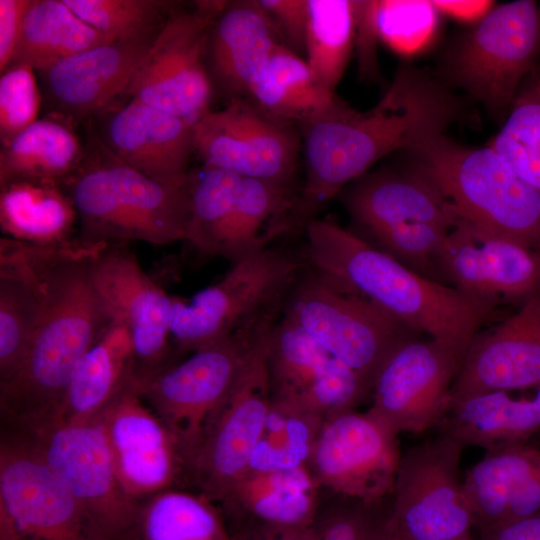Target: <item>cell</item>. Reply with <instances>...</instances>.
<instances>
[{
	"instance_id": "6da1fadb",
	"label": "cell",
	"mask_w": 540,
	"mask_h": 540,
	"mask_svg": "<svg viewBox=\"0 0 540 540\" xmlns=\"http://www.w3.org/2000/svg\"><path fill=\"white\" fill-rule=\"evenodd\" d=\"M21 243L40 285L42 307L23 359L0 382L1 414L11 430L57 417L77 365L112 322L92 273L105 243L78 238L60 246Z\"/></svg>"
},
{
	"instance_id": "7a4b0ae2",
	"label": "cell",
	"mask_w": 540,
	"mask_h": 540,
	"mask_svg": "<svg viewBox=\"0 0 540 540\" xmlns=\"http://www.w3.org/2000/svg\"><path fill=\"white\" fill-rule=\"evenodd\" d=\"M460 112V102L446 85L423 69L404 65L372 109L350 108L301 128L306 172L292 214L294 227H305L384 156L444 134Z\"/></svg>"
},
{
	"instance_id": "3957f363",
	"label": "cell",
	"mask_w": 540,
	"mask_h": 540,
	"mask_svg": "<svg viewBox=\"0 0 540 540\" xmlns=\"http://www.w3.org/2000/svg\"><path fill=\"white\" fill-rule=\"evenodd\" d=\"M304 228L307 258L319 277L463 357L495 317L496 305L419 274L332 220L315 218Z\"/></svg>"
},
{
	"instance_id": "277c9868",
	"label": "cell",
	"mask_w": 540,
	"mask_h": 540,
	"mask_svg": "<svg viewBox=\"0 0 540 540\" xmlns=\"http://www.w3.org/2000/svg\"><path fill=\"white\" fill-rule=\"evenodd\" d=\"M80 167L60 182L88 244L154 245L184 241L191 206V174L181 183L154 180L114 157L98 139Z\"/></svg>"
},
{
	"instance_id": "5b68a950",
	"label": "cell",
	"mask_w": 540,
	"mask_h": 540,
	"mask_svg": "<svg viewBox=\"0 0 540 540\" xmlns=\"http://www.w3.org/2000/svg\"><path fill=\"white\" fill-rule=\"evenodd\" d=\"M411 169L430 181L458 219L540 252V192L490 146L470 147L445 134L409 150Z\"/></svg>"
},
{
	"instance_id": "8992f818",
	"label": "cell",
	"mask_w": 540,
	"mask_h": 540,
	"mask_svg": "<svg viewBox=\"0 0 540 540\" xmlns=\"http://www.w3.org/2000/svg\"><path fill=\"white\" fill-rule=\"evenodd\" d=\"M204 346L178 363L136 380L138 390L173 435L184 464L210 417L228 398L254 350L265 319Z\"/></svg>"
},
{
	"instance_id": "52a82bcc",
	"label": "cell",
	"mask_w": 540,
	"mask_h": 540,
	"mask_svg": "<svg viewBox=\"0 0 540 540\" xmlns=\"http://www.w3.org/2000/svg\"><path fill=\"white\" fill-rule=\"evenodd\" d=\"M9 431L34 446L77 501L98 540H134L142 503L123 491L98 417L83 422L55 419Z\"/></svg>"
},
{
	"instance_id": "ba28073f",
	"label": "cell",
	"mask_w": 540,
	"mask_h": 540,
	"mask_svg": "<svg viewBox=\"0 0 540 540\" xmlns=\"http://www.w3.org/2000/svg\"><path fill=\"white\" fill-rule=\"evenodd\" d=\"M540 64V8L533 0L494 6L451 49L447 78L493 116L508 113Z\"/></svg>"
},
{
	"instance_id": "9c48e42d",
	"label": "cell",
	"mask_w": 540,
	"mask_h": 540,
	"mask_svg": "<svg viewBox=\"0 0 540 540\" xmlns=\"http://www.w3.org/2000/svg\"><path fill=\"white\" fill-rule=\"evenodd\" d=\"M277 310L264 321L236 386L210 417L184 464L183 485L217 505L250 469L271 401L267 345Z\"/></svg>"
},
{
	"instance_id": "30bf717a",
	"label": "cell",
	"mask_w": 540,
	"mask_h": 540,
	"mask_svg": "<svg viewBox=\"0 0 540 540\" xmlns=\"http://www.w3.org/2000/svg\"><path fill=\"white\" fill-rule=\"evenodd\" d=\"M303 263L265 248L232 264L224 277L188 302L172 297L171 340L177 353H192L258 321L279 305Z\"/></svg>"
},
{
	"instance_id": "8fae6325",
	"label": "cell",
	"mask_w": 540,
	"mask_h": 540,
	"mask_svg": "<svg viewBox=\"0 0 540 540\" xmlns=\"http://www.w3.org/2000/svg\"><path fill=\"white\" fill-rule=\"evenodd\" d=\"M227 3L197 1L191 10L175 5L124 97L194 124L210 109L208 41L211 28Z\"/></svg>"
},
{
	"instance_id": "7c38bea8",
	"label": "cell",
	"mask_w": 540,
	"mask_h": 540,
	"mask_svg": "<svg viewBox=\"0 0 540 540\" xmlns=\"http://www.w3.org/2000/svg\"><path fill=\"white\" fill-rule=\"evenodd\" d=\"M372 391L388 357L415 331L375 303L337 290L316 273L295 288L285 312Z\"/></svg>"
},
{
	"instance_id": "4fadbf2b",
	"label": "cell",
	"mask_w": 540,
	"mask_h": 540,
	"mask_svg": "<svg viewBox=\"0 0 540 540\" xmlns=\"http://www.w3.org/2000/svg\"><path fill=\"white\" fill-rule=\"evenodd\" d=\"M464 446L440 434L401 456L388 513L394 540H458L475 526L460 480Z\"/></svg>"
},
{
	"instance_id": "5bb4252c",
	"label": "cell",
	"mask_w": 540,
	"mask_h": 540,
	"mask_svg": "<svg viewBox=\"0 0 540 540\" xmlns=\"http://www.w3.org/2000/svg\"><path fill=\"white\" fill-rule=\"evenodd\" d=\"M0 540H98L34 446L8 430L0 445Z\"/></svg>"
},
{
	"instance_id": "9a60e30c",
	"label": "cell",
	"mask_w": 540,
	"mask_h": 540,
	"mask_svg": "<svg viewBox=\"0 0 540 540\" xmlns=\"http://www.w3.org/2000/svg\"><path fill=\"white\" fill-rule=\"evenodd\" d=\"M396 434L368 410L327 416L307 468L327 492L367 503L392 494L401 453Z\"/></svg>"
},
{
	"instance_id": "2e32d148",
	"label": "cell",
	"mask_w": 540,
	"mask_h": 540,
	"mask_svg": "<svg viewBox=\"0 0 540 540\" xmlns=\"http://www.w3.org/2000/svg\"><path fill=\"white\" fill-rule=\"evenodd\" d=\"M194 151L203 164L242 178L291 184L300 138L295 126L277 120L244 97L206 111L194 124Z\"/></svg>"
},
{
	"instance_id": "e0dca14e",
	"label": "cell",
	"mask_w": 540,
	"mask_h": 540,
	"mask_svg": "<svg viewBox=\"0 0 540 540\" xmlns=\"http://www.w3.org/2000/svg\"><path fill=\"white\" fill-rule=\"evenodd\" d=\"M463 356L433 340L408 339L380 368L369 409L396 434L439 426Z\"/></svg>"
},
{
	"instance_id": "ac0fdd59",
	"label": "cell",
	"mask_w": 540,
	"mask_h": 540,
	"mask_svg": "<svg viewBox=\"0 0 540 540\" xmlns=\"http://www.w3.org/2000/svg\"><path fill=\"white\" fill-rule=\"evenodd\" d=\"M92 273L112 320L129 332L135 379L171 364L172 297L144 272L124 244L103 245L94 257Z\"/></svg>"
},
{
	"instance_id": "d6986e66",
	"label": "cell",
	"mask_w": 540,
	"mask_h": 540,
	"mask_svg": "<svg viewBox=\"0 0 540 540\" xmlns=\"http://www.w3.org/2000/svg\"><path fill=\"white\" fill-rule=\"evenodd\" d=\"M123 491L142 503L183 485V462L173 435L141 396L135 378L98 416Z\"/></svg>"
},
{
	"instance_id": "ffe728a7",
	"label": "cell",
	"mask_w": 540,
	"mask_h": 540,
	"mask_svg": "<svg viewBox=\"0 0 540 540\" xmlns=\"http://www.w3.org/2000/svg\"><path fill=\"white\" fill-rule=\"evenodd\" d=\"M436 273L470 296L520 307L540 292V252L458 219L444 241Z\"/></svg>"
},
{
	"instance_id": "44dd1931",
	"label": "cell",
	"mask_w": 540,
	"mask_h": 540,
	"mask_svg": "<svg viewBox=\"0 0 540 540\" xmlns=\"http://www.w3.org/2000/svg\"><path fill=\"white\" fill-rule=\"evenodd\" d=\"M162 24L132 38L94 46L38 71L50 111L75 122L98 117L115 106L124 98Z\"/></svg>"
},
{
	"instance_id": "7402d4cb",
	"label": "cell",
	"mask_w": 540,
	"mask_h": 540,
	"mask_svg": "<svg viewBox=\"0 0 540 540\" xmlns=\"http://www.w3.org/2000/svg\"><path fill=\"white\" fill-rule=\"evenodd\" d=\"M530 387H540V292L510 317L474 336L452 384L449 405Z\"/></svg>"
},
{
	"instance_id": "603a6c76",
	"label": "cell",
	"mask_w": 540,
	"mask_h": 540,
	"mask_svg": "<svg viewBox=\"0 0 540 540\" xmlns=\"http://www.w3.org/2000/svg\"><path fill=\"white\" fill-rule=\"evenodd\" d=\"M97 118L100 142L124 164L165 183L190 178L193 123L132 99L118 102Z\"/></svg>"
},
{
	"instance_id": "cb8c5ba5",
	"label": "cell",
	"mask_w": 540,
	"mask_h": 540,
	"mask_svg": "<svg viewBox=\"0 0 540 540\" xmlns=\"http://www.w3.org/2000/svg\"><path fill=\"white\" fill-rule=\"evenodd\" d=\"M352 220L368 239L374 234L414 222L453 228L458 217L450 203L413 169H380L366 173L339 194Z\"/></svg>"
},
{
	"instance_id": "d4e9b609",
	"label": "cell",
	"mask_w": 540,
	"mask_h": 540,
	"mask_svg": "<svg viewBox=\"0 0 540 540\" xmlns=\"http://www.w3.org/2000/svg\"><path fill=\"white\" fill-rule=\"evenodd\" d=\"M280 45L282 38L259 0L228 2L210 31V76L230 98L244 97Z\"/></svg>"
},
{
	"instance_id": "484cf974",
	"label": "cell",
	"mask_w": 540,
	"mask_h": 540,
	"mask_svg": "<svg viewBox=\"0 0 540 540\" xmlns=\"http://www.w3.org/2000/svg\"><path fill=\"white\" fill-rule=\"evenodd\" d=\"M320 491L307 466L249 469L216 506L224 521L248 519L251 528L305 527L314 521Z\"/></svg>"
},
{
	"instance_id": "4316f807",
	"label": "cell",
	"mask_w": 540,
	"mask_h": 540,
	"mask_svg": "<svg viewBox=\"0 0 540 540\" xmlns=\"http://www.w3.org/2000/svg\"><path fill=\"white\" fill-rule=\"evenodd\" d=\"M267 115L300 129L351 107L314 75L305 59L280 45L248 94Z\"/></svg>"
},
{
	"instance_id": "83f0119b",
	"label": "cell",
	"mask_w": 540,
	"mask_h": 540,
	"mask_svg": "<svg viewBox=\"0 0 540 540\" xmlns=\"http://www.w3.org/2000/svg\"><path fill=\"white\" fill-rule=\"evenodd\" d=\"M134 367L129 332L112 320L77 365L55 419L73 422L95 419L135 378Z\"/></svg>"
},
{
	"instance_id": "f1b7e54d",
	"label": "cell",
	"mask_w": 540,
	"mask_h": 540,
	"mask_svg": "<svg viewBox=\"0 0 540 540\" xmlns=\"http://www.w3.org/2000/svg\"><path fill=\"white\" fill-rule=\"evenodd\" d=\"M529 399L494 392L451 403L439 424L441 434L462 446L485 450L526 443L540 430V387Z\"/></svg>"
},
{
	"instance_id": "f546056e",
	"label": "cell",
	"mask_w": 540,
	"mask_h": 540,
	"mask_svg": "<svg viewBox=\"0 0 540 540\" xmlns=\"http://www.w3.org/2000/svg\"><path fill=\"white\" fill-rule=\"evenodd\" d=\"M78 215L59 182L16 181L0 186V225L5 237L42 246L74 241Z\"/></svg>"
},
{
	"instance_id": "4dcf8cb0",
	"label": "cell",
	"mask_w": 540,
	"mask_h": 540,
	"mask_svg": "<svg viewBox=\"0 0 540 540\" xmlns=\"http://www.w3.org/2000/svg\"><path fill=\"white\" fill-rule=\"evenodd\" d=\"M297 198L291 184L242 178L216 256L233 264L267 248L272 238L294 228L292 214Z\"/></svg>"
},
{
	"instance_id": "1f68e13d",
	"label": "cell",
	"mask_w": 540,
	"mask_h": 540,
	"mask_svg": "<svg viewBox=\"0 0 540 540\" xmlns=\"http://www.w3.org/2000/svg\"><path fill=\"white\" fill-rule=\"evenodd\" d=\"M85 149L60 117L37 119L0 150V186L16 181L62 182L82 164Z\"/></svg>"
},
{
	"instance_id": "d6a6232c",
	"label": "cell",
	"mask_w": 540,
	"mask_h": 540,
	"mask_svg": "<svg viewBox=\"0 0 540 540\" xmlns=\"http://www.w3.org/2000/svg\"><path fill=\"white\" fill-rule=\"evenodd\" d=\"M42 294L20 241L0 239V382L19 366L37 325Z\"/></svg>"
},
{
	"instance_id": "836d02e7",
	"label": "cell",
	"mask_w": 540,
	"mask_h": 540,
	"mask_svg": "<svg viewBox=\"0 0 540 540\" xmlns=\"http://www.w3.org/2000/svg\"><path fill=\"white\" fill-rule=\"evenodd\" d=\"M540 467V450L515 443L485 450L462 481L465 501L480 531L505 522L509 503Z\"/></svg>"
},
{
	"instance_id": "e575fe53",
	"label": "cell",
	"mask_w": 540,
	"mask_h": 540,
	"mask_svg": "<svg viewBox=\"0 0 540 540\" xmlns=\"http://www.w3.org/2000/svg\"><path fill=\"white\" fill-rule=\"evenodd\" d=\"M108 41L63 0H33L10 66L26 65L38 72Z\"/></svg>"
},
{
	"instance_id": "d590c367",
	"label": "cell",
	"mask_w": 540,
	"mask_h": 540,
	"mask_svg": "<svg viewBox=\"0 0 540 540\" xmlns=\"http://www.w3.org/2000/svg\"><path fill=\"white\" fill-rule=\"evenodd\" d=\"M136 540H232L223 516L207 498L180 488L142 502Z\"/></svg>"
},
{
	"instance_id": "8d00e7d4",
	"label": "cell",
	"mask_w": 540,
	"mask_h": 540,
	"mask_svg": "<svg viewBox=\"0 0 540 540\" xmlns=\"http://www.w3.org/2000/svg\"><path fill=\"white\" fill-rule=\"evenodd\" d=\"M324 420L297 397L271 396L250 469L273 471L307 466Z\"/></svg>"
},
{
	"instance_id": "74e56055",
	"label": "cell",
	"mask_w": 540,
	"mask_h": 540,
	"mask_svg": "<svg viewBox=\"0 0 540 540\" xmlns=\"http://www.w3.org/2000/svg\"><path fill=\"white\" fill-rule=\"evenodd\" d=\"M332 356L296 320L285 313L268 338L271 396L302 397Z\"/></svg>"
},
{
	"instance_id": "f35d334b",
	"label": "cell",
	"mask_w": 540,
	"mask_h": 540,
	"mask_svg": "<svg viewBox=\"0 0 540 540\" xmlns=\"http://www.w3.org/2000/svg\"><path fill=\"white\" fill-rule=\"evenodd\" d=\"M306 62L317 79L334 91L354 47L352 0H307Z\"/></svg>"
},
{
	"instance_id": "ab89813d",
	"label": "cell",
	"mask_w": 540,
	"mask_h": 540,
	"mask_svg": "<svg viewBox=\"0 0 540 540\" xmlns=\"http://www.w3.org/2000/svg\"><path fill=\"white\" fill-rule=\"evenodd\" d=\"M488 146L540 192V64L521 84L501 129Z\"/></svg>"
},
{
	"instance_id": "60d3db41",
	"label": "cell",
	"mask_w": 540,
	"mask_h": 540,
	"mask_svg": "<svg viewBox=\"0 0 540 540\" xmlns=\"http://www.w3.org/2000/svg\"><path fill=\"white\" fill-rule=\"evenodd\" d=\"M241 179L237 174L205 164L191 171L190 219L184 241L199 253L216 256Z\"/></svg>"
},
{
	"instance_id": "b9f144b4",
	"label": "cell",
	"mask_w": 540,
	"mask_h": 540,
	"mask_svg": "<svg viewBox=\"0 0 540 540\" xmlns=\"http://www.w3.org/2000/svg\"><path fill=\"white\" fill-rule=\"evenodd\" d=\"M110 41L132 38L160 26L175 7L161 0H63Z\"/></svg>"
},
{
	"instance_id": "7bdbcfd3",
	"label": "cell",
	"mask_w": 540,
	"mask_h": 540,
	"mask_svg": "<svg viewBox=\"0 0 540 540\" xmlns=\"http://www.w3.org/2000/svg\"><path fill=\"white\" fill-rule=\"evenodd\" d=\"M367 503L324 490L312 523L313 540H387L388 514Z\"/></svg>"
},
{
	"instance_id": "ee69618b",
	"label": "cell",
	"mask_w": 540,
	"mask_h": 540,
	"mask_svg": "<svg viewBox=\"0 0 540 540\" xmlns=\"http://www.w3.org/2000/svg\"><path fill=\"white\" fill-rule=\"evenodd\" d=\"M439 14L430 0L379 1L380 39L398 53H417L435 35Z\"/></svg>"
},
{
	"instance_id": "f6af8a7d",
	"label": "cell",
	"mask_w": 540,
	"mask_h": 540,
	"mask_svg": "<svg viewBox=\"0 0 540 540\" xmlns=\"http://www.w3.org/2000/svg\"><path fill=\"white\" fill-rule=\"evenodd\" d=\"M34 71L26 65H12L1 73V146L38 119L42 96Z\"/></svg>"
},
{
	"instance_id": "bcb514c9",
	"label": "cell",
	"mask_w": 540,
	"mask_h": 540,
	"mask_svg": "<svg viewBox=\"0 0 540 540\" xmlns=\"http://www.w3.org/2000/svg\"><path fill=\"white\" fill-rule=\"evenodd\" d=\"M370 392L357 372L332 357L299 399L326 418L337 412L354 409Z\"/></svg>"
},
{
	"instance_id": "7dc6e473",
	"label": "cell",
	"mask_w": 540,
	"mask_h": 540,
	"mask_svg": "<svg viewBox=\"0 0 540 540\" xmlns=\"http://www.w3.org/2000/svg\"><path fill=\"white\" fill-rule=\"evenodd\" d=\"M354 47L361 79L376 81L380 77L377 44L380 39L377 0H352Z\"/></svg>"
},
{
	"instance_id": "c3c4849f",
	"label": "cell",
	"mask_w": 540,
	"mask_h": 540,
	"mask_svg": "<svg viewBox=\"0 0 540 540\" xmlns=\"http://www.w3.org/2000/svg\"><path fill=\"white\" fill-rule=\"evenodd\" d=\"M275 24L284 45L300 55L305 53L307 0H259Z\"/></svg>"
},
{
	"instance_id": "681fc988",
	"label": "cell",
	"mask_w": 540,
	"mask_h": 540,
	"mask_svg": "<svg viewBox=\"0 0 540 540\" xmlns=\"http://www.w3.org/2000/svg\"><path fill=\"white\" fill-rule=\"evenodd\" d=\"M33 0H0V71L14 58L26 14Z\"/></svg>"
},
{
	"instance_id": "f907efd6",
	"label": "cell",
	"mask_w": 540,
	"mask_h": 540,
	"mask_svg": "<svg viewBox=\"0 0 540 540\" xmlns=\"http://www.w3.org/2000/svg\"><path fill=\"white\" fill-rule=\"evenodd\" d=\"M540 511V467L536 469L512 497L504 523L515 521ZM503 523V524H504Z\"/></svg>"
},
{
	"instance_id": "816d5d0a",
	"label": "cell",
	"mask_w": 540,
	"mask_h": 540,
	"mask_svg": "<svg viewBox=\"0 0 540 540\" xmlns=\"http://www.w3.org/2000/svg\"><path fill=\"white\" fill-rule=\"evenodd\" d=\"M480 533V540H540V511Z\"/></svg>"
},
{
	"instance_id": "f5cc1de1",
	"label": "cell",
	"mask_w": 540,
	"mask_h": 540,
	"mask_svg": "<svg viewBox=\"0 0 540 540\" xmlns=\"http://www.w3.org/2000/svg\"><path fill=\"white\" fill-rule=\"evenodd\" d=\"M440 14L464 22L483 18L493 7V1L486 0H432Z\"/></svg>"
},
{
	"instance_id": "db71d44e",
	"label": "cell",
	"mask_w": 540,
	"mask_h": 540,
	"mask_svg": "<svg viewBox=\"0 0 540 540\" xmlns=\"http://www.w3.org/2000/svg\"><path fill=\"white\" fill-rule=\"evenodd\" d=\"M247 540H313L312 525L305 527L278 528L257 527L251 528L246 534ZM232 540H245L241 537H231Z\"/></svg>"
},
{
	"instance_id": "11a10c76",
	"label": "cell",
	"mask_w": 540,
	"mask_h": 540,
	"mask_svg": "<svg viewBox=\"0 0 540 540\" xmlns=\"http://www.w3.org/2000/svg\"><path fill=\"white\" fill-rule=\"evenodd\" d=\"M458 540H472L470 537L468 538H462V539H458Z\"/></svg>"
},
{
	"instance_id": "9f6ffc18",
	"label": "cell",
	"mask_w": 540,
	"mask_h": 540,
	"mask_svg": "<svg viewBox=\"0 0 540 540\" xmlns=\"http://www.w3.org/2000/svg\"><path fill=\"white\" fill-rule=\"evenodd\" d=\"M387 540H394V539H392V538L389 536V534H388Z\"/></svg>"
},
{
	"instance_id": "6f0895ef",
	"label": "cell",
	"mask_w": 540,
	"mask_h": 540,
	"mask_svg": "<svg viewBox=\"0 0 540 540\" xmlns=\"http://www.w3.org/2000/svg\"><path fill=\"white\" fill-rule=\"evenodd\" d=\"M539 8H540V4H539Z\"/></svg>"
}]
</instances>
